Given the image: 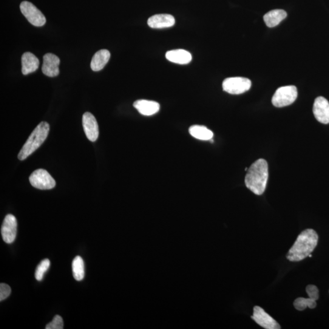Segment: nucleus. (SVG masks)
<instances>
[{"mask_svg":"<svg viewBox=\"0 0 329 329\" xmlns=\"http://www.w3.org/2000/svg\"><path fill=\"white\" fill-rule=\"evenodd\" d=\"M317 242L318 235L314 230H305L297 237L293 246L289 250L286 256L287 259L291 262H299L305 259L315 249Z\"/></svg>","mask_w":329,"mask_h":329,"instance_id":"nucleus-1","label":"nucleus"},{"mask_svg":"<svg viewBox=\"0 0 329 329\" xmlns=\"http://www.w3.org/2000/svg\"><path fill=\"white\" fill-rule=\"evenodd\" d=\"M245 177V185L254 194L261 195L265 192L268 180L267 161L258 159L249 167Z\"/></svg>","mask_w":329,"mask_h":329,"instance_id":"nucleus-2","label":"nucleus"},{"mask_svg":"<svg viewBox=\"0 0 329 329\" xmlns=\"http://www.w3.org/2000/svg\"><path fill=\"white\" fill-rule=\"evenodd\" d=\"M49 130L50 125L47 122L42 121L39 123L19 153V159L24 160L36 151L46 140Z\"/></svg>","mask_w":329,"mask_h":329,"instance_id":"nucleus-3","label":"nucleus"},{"mask_svg":"<svg viewBox=\"0 0 329 329\" xmlns=\"http://www.w3.org/2000/svg\"><path fill=\"white\" fill-rule=\"evenodd\" d=\"M297 97V88L294 86L281 87L278 89L272 98L275 107H283L293 103Z\"/></svg>","mask_w":329,"mask_h":329,"instance_id":"nucleus-4","label":"nucleus"},{"mask_svg":"<svg viewBox=\"0 0 329 329\" xmlns=\"http://www.w3.org/2000/svg\"><path fill=\"white\" fill-rule=\"evenodd\" d=\"M251 87V81L242 77L229 78L223 82L224 91L232 95H240L248 91Z\"/></svg>","mask_w":329,"mask_h":329,"instance_id":"nucleus-5","label":"nucleus"},{"mask_svg":"<svg viewBox=\"0 0 329 329\" xmlns=\"http://www.w3.org/2000/svg\"><path fill=\"white\" fill-rule=\"evenodd\" d=\"M21 12L31 24L35 27H42L46 23V19L38 8L29 2H23L21 6Z\"/></svg>","mask_w":329,"mask_h":329,"instance_id":"nucleus-6","label":"nucleus"},{"mask_svg":"<svg viewBox=\"0 0 329 329\" xmlns=\"http://www.w3.org/2000/svg\"><path fill=\"white\" fill-rule=\"evenodd\" d=\"M30 182L34 187L40 190H50L56 186V181L47 170L38 169L31 175Z\"/></svg>","mask_w":329,"mask_h":329,"instance_id":"nucleus-7","label":"nucleus"},{"mask_svg":"<svg viewBox=\"0 0 329 329\" xmlns=\"http://www.w3.org/2000/svg\"><path fill=\"white\" fill-rule=\"evenodd\" d=\"M18 232V221L13 215L6 216L2 227V235L4 242L10 244L15 240Z\"/></svg>","mask_w":329,"mask_h":329,"instance_id":"nucleus-8","label":"nucleus"},{"mask_svg":"<svg viewBox=\"0 0 329 329\" xmlns=\"http://www.w3.org/2000/svg\"><path fill=\"white\" fill-rule=\"evenodd\" d=\"M252 319L257 324L266 329H279L280 326L276 320L269 316L262 308L259 306H255L254 308L253 315Z\"/></svg>","mask_w":329,"mask_h":329,"instance_id":"nucleus-9","label":"nucleus"},{"mask_svg":"<svg viewBox=\"0 0 329 329\" xmlns=\"http://www.w3.org/2000/svg\"><path fill=\"white\" fill-rule=\"evenodd\" d=\"M82 126L87 138L92 142L96 141L99 136V127L97 121L91 113L86 112L82 116Z\"/></svg>","mask_w":329,"mask_h":329,"instance_id":"nucleus-10","label":"nucleus"},{"mask_svg":"<svg viewBox=\"0 0 329 329\" xmlns=\"http://www.w3.org/2000/svg\"><path fill=\"white\" fill-rule=\"evenodd\" d=\"M313 112L314 117L322 124L329 123V103L322 96H319L314 100Z\"/></svg>","mask_w":329,"mask_h":329,"instance_id":"nucleus-11","label":"nucleus"},{"mask_svg":"<svg viewBox=\"0 0 329 329\" xmlns=\"http://www.w3.org/2000/svg\"><path fill=\"white\" fill-rule=\"evenodd\" d=\"M42 70L44 75L48 77H56L59 74L60 59L52 53H47L43 58Z\"/></svg>","mask_w":329,"mask_h":329,"instance_id":"nucleus-12","label":"nucleus"},{"mask_svg":"<svg viewBox=\"0 0 329 329\" xmlns=\"http://www.w3.org/2000/svg\"><path fill=\"white\" fill-rule=\"evenodd\" d=\"M175 19L174 16L170 14H157L147 20V25L154 29H162L174 26Z\"/></svg>","mask_w":329,"mask_h":329,"instance_id":"nucleus-13","label":"nucleus"},{"mask_svg":"<svg viewBox=\"0 0 329 329\" xmlns=\"http://www.w3.org/2000/svg\"><path fill=\"white\" fill-rule=\"evenodd\" d=\"M133 106L140 114L144 116L154 115L160 110V104L154 101L139 100L135 101Z\"/></svg>","mask_w":329,"mask_h":329,"instance_id":"nucleus-14","label":"nucleus"},{"mask_svg":"<svg viewBox=\"0 0 329 329\" xmlns=\"http://www.w3.org/2000/svg\"><path fill=\"white\" fill-rule=\"evenodd\" d=\"M166 57L170 62L181 65L188 64L192 59L191 53L181 49L169 51L167 52Z\"/></svg>","mask_w":329,"mask_h":329,"instance_id":"nucleus-15","label":"nucleus"},{"mask_svg":"<svg viewBox=\"0 0 329 329\" xmlns=\"http://www.w3.org/2000/svg\"><path fill=\"white\" fill-rule=\"evenodd\" d=\"M22 72L24 75L36 72L39 66L38 58L30 52L25 53L22 56Z\"/></svg>","mask_w":329,"mask_h":329,"instance_id":"nucleus-16","label":"nucleus"},{"mask_svg":"<svg viewBox=\"0 0 329 329\" xmlns=\"http://www.w3.org/2000/svg\"><path fill=\"white\" fill-rule=\"evenodd\" d=\"M110 53L108 50H101L96 52L92 59L91 69L94 72H98L104 69L105 65L109 62Z\"/></svg>","mask_w":329,"mask_h":329,"instance_id":"nucleus-17","label":"nucleus"},{"mask_svg":"<svg viewBox=\"0 0 329 329\" xmlns=\"http://www.w3.org/2000/svg\"><path fill=\"white\" fill-rule=\"evenodd\" d=\"M286 16H287V14L284 10H276L266 13L263 17V20H264L266 26L269 28H273L277 26L283 20L286 18Z\"/></svg>","mask_w":329,"mask_h":329,"instance_id":"nucleus-18","label":"nucleus"},{"mask_svg":"<svg viewBox=\"0 0 329 329\" xmlns=\"http://www.w3.org/2000/svg\"><path fill=\"white\" fill-rule=\"evenodd\" d=\"M189 133L193 137L200 140H211L214 137V133L204 126L193 125L189 128Z\"/></svg>","mask_w":329,"mask_h":329,"instance_id":"nucleus-19","label":"nucleus"},{"mask_svg":"<svg viewBox=\"0 0 329 329\" xmlns=\"http://www.w3.org/2000/svg\"><path fill=\"white\" fill-rule=\"evenodd\" d=\"M72 271L74 278L78 281H81L85 276L84 263L80 256L74 259L72 263Z\"/></svg>","mask_w":329,"mask_h":329,"instance_id":"nucleus-20","label":"nucleus"},{"mask_svg":"<svg viewBox=\"0 0 329 329\" xmlns=\"http://www.w3.org/2000/svg\"><path fill=\"white\" fill-rule=\"evenodd\" d=\"M294 307L296 310L299 311L304 310L307 307L310 308H314L316 307V300L310 298H303V297H299L294 300Z\"/></svg>","mask_w":329,"mask_h":329,"instance_id":"nucleus-21","label":"nucleus"},{"mask_svg":"<svg viewBox=\"0 0 329 329\" xmlns=\"http://www.w3.org/2000/svg\"><path fill=\"white\" fill-rule=\"evenodd\" d=\"M50 266V261L47 259L42 260L41 263L37 267L35 276L36 280L41 281L43 279L44 274L49 269Z\"/></svg>","mask_w":329,"mask_h":329,"instance_id":"nucleus-22","label":"nucleus"},{"mask_svg":"<svg viewBox=\"0 0 329 329\" xmlns=\"http://www.w3.org/2000/svg\"><path fill=\"white\" fill-rule=\"evenodd\" d=\"M64 328L63 319L62 317L56 315L54 317L52 322L46 325V329H62Z\"/></svg>","mask_w":329,"mask_h":329,"instance_id":"nucleus-23","label":"nucleus"},{"mask_svg":"<svg viewBox=\"0 0 329 329\" xmlns=\"http://www.w3.org/2000/svg\"><path fill=\"white\" fill-rule=\"evenodd\" d=\"M306 292H307L309 298L316 300V301L318 299L319 291L315 285H308L306 287Z\"/></svg>","mask_w":329,"mask_h":329,"instance_id":"nucleus-24","label":"nucleus"},{"mask_svg":"<svg viewBox=\"0 0 329 329\" xmlns=\"http://www.w3.org/2000/svg\"><path fill=\"white\" fill-rule=\"evenodd\" d=\"M11 293V289L9 285L2 283L0 284V300L2 301L9 297Z\"/></svg>","mask_w":329,"mask_h":329,"instance_id":"nucleus-25","label":"nucleus"},{"mask_svg":"<svg viewBox=\"0 0 329 329\" xmlns=\"http://www.w3.org/2000/svg\"><path fill=\"white\" fill-rule=\"evenodd\" d=\"M308 257H312V255L310 254V255H309Z\"/></svg>","mask_w":329,"mask_h":329,"instance_id":"nucleus-26","label":"nucleus"}]
</instances>
